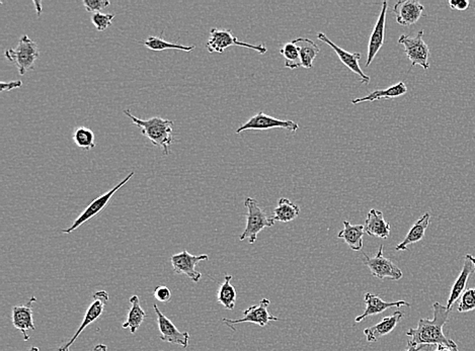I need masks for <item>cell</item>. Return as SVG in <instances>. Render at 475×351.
Instances as JSON below:
<instances>
[{
    "mask_svg": "<svg viewBox=\"0 0 475 351\" xmlns=\"http://www.w3.org/2000/svg\"><path fill=\"white\" fill-rule=\"evenodd\" d=\"M404 315L402 312L396 311L391 316L385 317L379 323L375 324L374 326L366 328L364 330V334L366 336L367 341H377L382 336L393 332L396 325L404 318Z\"/></svg>",
    "mask_w": 475,
    "mask_h": 351,
    "instance_id": "20",
    "label": "cell"
},
{
    "mask_svg": "<svg viewBox=\"0 0 475 351\" xmlns=\"http://www.w3.org/2000/svg\"><path fill=\"white\" fill-rule=\"evenodd\" d=\"M91 351H108V346L105 344H98Z\"/></svg>",
    "mask_w": 475,
    "mask_h": 351,
    "instance_id": "40",
    "label": "cell"
},
{
    "mask_svg": "<svg viewBox=\"0 0 475 351\" xmlns=\"http://www.w3.org/2000/svg\"><path fill=\"white\" fill-rule=\"evenodd\" d=\"M231 280H233V276H229V274L225 276L224 283L220 285L217 294L218 303L221 304L223 307L227 310H233L235 307L236 298H238L235 287L231 285Z\"/></svg>",
    "mask_w": 475,
    "mask_h": 351,
    "instance_id": "28",
    "label": "cell"
},
{
    "mask_svg": "<svg viewBox=\"0 0 475 351\" xmlns=\"http://www.w3.org/2000/svg\"><path fill=\"white\" fill-rule=\"evenodd\" d=\"M430 219H431V215L429 213H425L423 215L420 219L418 220L411 227V230L407 234L404 240L402 243L395 247L396 251H407V246L414 243L420 242L425 237V231H427L428 227L430 225Z\"/></svg>",
    "mask_w": 475,
    "mask_h": 351,
    "instance_id": "23",
    "label": "cell"
},
{
    "mask_svg": "<svg viewBox=\"0 0 475 351\" xmlns=\"http://www.w3.org/2000/svg\"><path fill=\"white\" fill-rule=\"evenodd\" d=\"M34 3H35L36 6H37L38 15H40V13H42V3H41L39 1H35Z\"/></svg>",
    "mask_w": 475,
    "mask_h": 351,
    "instance_id": "41",
    "label": "cell"
},
{
    "mask_svg": "<svg viewBox=\"0 0 475 351\" xmlns=\"http://www.w3.org/2000/svg\"><path fill=\"white\" fill-rule=\"evenodd\" d=\"M281 55L285 58V66L290 69H297L302 67L300 61V54H299L298 47L292 42L286 43L280 50Z\"/></svg>",
    "mask_w": 475,
    "mask_h": 351,
    "instance_id": "31",
    "label": "cell"
},
{
    "mask_svg": "<svg viewBox=\"0 0 475 351\" xmlns=\"http://www.w3.org/2000/svg\"><path fill=\"white\" fill-rule=\"evenodd\" d=\"M317 39L321 40V42L326 43L328 46L332 47L334 49L335 53H337V57L339 60L350 69L351 71L354 72L357 75L360 76L361 78V82L364 84H369L370 83V77L364 73L362 70L361 67H360L359 60L361 59V53H350V52L344 50L341 47L335 45L332 40L328 39L323 33H317Z\"/></svg>",
    "mask_w": 475,
    "mask_h": 351,
    "instance_id": "14",
    "label": "cell"
},
{
    "mask_svg": "<svg viewBox=\"0 0 475 351\" xmlns=\"http://www.w3.org/2000/svg\"><path fill=\"white\" fill-rule=\"evenodd\" d=\"M37 301L35 297H31L30 301L26 305L15 306L13 309V324L15 328L20 330L24 335V341H28L30 339L28 332L30 330L35 331V324H34L33 318V304Z\"/></svg>",
    "mask_w": 475,
    "mask_h": 351,
    "instance_id": "17",
    "label": "cell"
},
{
    "mask_svg": "<svg viewBox=\"0 0 475 351\" xmlns=\"http://www.w3.org/2000/svg\"><path fill=\"white\" fill-rule=\"evenodd\" d=\"M209 260L207 254L202 255H192L187 251H182L181 253L173 254L170 256V263L173 271L177 274H184L193 283H199L201 280V272L196 269L200 261Z\"/></svg>",
    "mask_w": 475,
    "mask_h": 351,
    "instance_id": "10",
    "label": "cell"
},
{
    "mask_svg": "<svg viewBox=\"0 0 475 351\" xmlns=\"http://www.w3.org/2000/svg\"><path fill=\"white\" fill-rule=\"evenodd\" d=\"M115 17L116 15L114 13H94L92 17V22L96 31L101 33V31H105L109 27H111Z\"/></svg>",
    "mask_w": 475,
    "mask_h": 351,
    "instance_id": "33",
    "label": "cell"
},
{
    "mask_svg": "<svg viewBox=\"0 0 475 351\" xmlns=\"http://www.w3.org/2000/svg\"><path fill=\"white\" fill-rule=\"evenodd\" d=\"M407 92V87L404 82L396 83L393 87H388L386 89H380V91H375L371 92L369 96H364V98H358L352 100L353 105H359V103H365V101L390 100V98H400V96H404Z\"/></svg>",
    "mask_w": 475,
    "mask_h": 351,
    "instance_id": "24",
    "label": "cell"
},
{
    "mask_svg": "<svg viewBox=\"0 0 475 351\" xmlns=\"http://www.w3.org/2000/svg\"><path fill=\"white\" fill-rule=\"evenodd\" d=\"M424 10V6L421 2L416 0H402L396 2L393 13L397 24L407 27L418 22Z\"/></svg>",
    "mask_w": 475,
    "mask_h": 351,
    "instance_id": "16",
    "label": "cell"
},
{
    "mask_svg": "<svg viewBox=\"0 0 475 351\" xmlns=\"http://www.w3.org/2000/svg\"><path fill=\"white\" fill-rule=\"evenodd\" d=\"M22 87V80H13L10 81V82H1V89H0V91H13V89H20V87Z\"/></svg>",
    "mask_w": 475,
    "mask_h": 351,
    "instance_id": "37",
    "label": "cell"
},
{
    "mask_svg": "<svg viewBox=\"0 0 475 351\" xmlns=\"http://www.w3.org/2000/svg\"><path fill=\"white\" fill-rule=\"evenodd\" d=\"M130 304H131V308H130L129 312H128L127 320L124 322L122 327L124 329L129 328L130 332L134 334L140 328L143 321L145 320L146 313L142 309L140 299H139L138 296L131 297L130 298Z\"/></svg>",
    "mask_w": 475,
    "mask_h": 351,
    "instance_id": "25",
    "label": "cell"
},
{
    "mask_svg": "<svg viewBox=\"0 0 475 351\" xmlns=\"http://www.w3.org/2000/svg\"><path fill=\"white\" fill-rule=\"evenodd\" d=\"M153 308L156 313L161 341L168 342V343L179 344L184 348H188L189 341H190L189 332L179 331L175 324L159 309L157 305H153Z\"/></svg>",
    "mask_w": 475,
    "mask_h": 351,
    "instance_id": "13",
    "label": "cell"
},
{
    "mask_svg": "<svg viewBox=\"0 0 475 351\" xmlns=\"http://www.w3.org/2000/svg\"><path fill=\"white\" fill-rule=\"evenodd\" d=\"M74 143L80 148L85 150L94 149L96 147L94 134L91 129L87 127H78L74 130L72 135Z\"/></svg>",
    "mask_w": 475,
    "mask_h": 351,
    "instance_id": "30",
    "label": "cell"
},
{
    "mask_svg": "<svg viewBox=\"0 0 475 351\" xmlns=\"http://www.w3.org/2000/svg\"><path fill=\"white\" fill-rule=\"evenodd\" d=\"M231 46L244 47V48L251 49L258 52V53H267V47L263 45H253L247 44V43L242 42L233 35L231 30H221V29L214 28L210 31V38L206 44V48L210 53H223L225 49L229 48Z\"/></svg>",
    "mask_w": 475,
    "mask_h": 351,
    "instance_id": "5",
    "label": "cell"
},
{
    "mask_svg": "<svg viewBox=\"0 0 475 351\" xmlns=\"http://www.w3.org/2000/svg\"><path fill=\"white\" fill-rule=\"evenodd\" d=\"M24 351H40V350L38 348H31V350H24Z\"/></svg>",
    "mask_w": 475,
    "mask_h": 351,
    "instance_id": "42",
    "label": "cell"
},
{
    "mask_svg": "<svg viewBox=\"0 0 475 351\" xmlns=\"http://www.w3.org/2000/svg\"><path fill=\"white\" fill-rule=\"evenodd\" d=\"M154 297L157 301L168 303L172 299V291L166 285H159V287H155Z\"/></svg>",
    "mask_w": 475,
    "mask_h": 351,
    "instance_id": "35",
    "label": "cell"
},
{
    "mask_svg": "<svg viewBox=\"0 0 475 351\" xmlns=\"http://www.w3.org/2000/svg\"><path fill=\"white\" fill-rule=\"evenodd\" d=\"M134 174L135 172L133 171V172L130 173V174L128 175V177L124 179V181H122L120 184H117L114 188H112V190L103 193V195H101V197L94 199V201H92L91 204L87 206V208L80 214V217H78V219L73 222V224H72L71 227H68V228L62 230V233H64L65 235H68V234H71L72 232L75 231L76 229H78L80 227L82 226L85 222L89 221V220L92 219V218L96 217L98 214H100L101 211L108 206V204H109L110 200L112 199V195H114L117 191L120 190L121 188H123V186H125V184H127V182L129 181L133 177H134Z\"/></svg>",
    "mask_w": 475,
    "mask_h": 351,
    "instance_id": "7",
    "label": "cell"
},
{
    "mask_svg": "<svg viewBox=\"0 0 475 351\" xmlns=\"http://www.w3.org/2000/svg\"><path fill=\"white\" fill-rule=\"evenodd\" d=\"M300 214V208L290 200L282 197L279 200L278 206L274 210L275 221L288 223L293 221Z\"/></svg>",
    "mask_w": 475,
    "mask_h": 351,
    "instance_id": "27",
    "label": "cell"
},
{
    "mask_svg": "<svg viewBox=\"0 0 475 351\" xmlns=\"http://www.w3.org/2000/svg\"><path fill=\"white\" fill-rule=\"evenodd\" d=\"M424 30L418 31L416 36L402 35L398 39V44L404 45V53L411 62V67L418 65L425 70L430 68V49L425 44Z\"/></svg>",
    "mask_w": 475,
    "mask_h": 351,
    "instance_id": "6",
    "label": "cell"
},
{
    "mask_svg": "<svg viewBox=\"0 0 475 351\" xmlns=\"http://www.w3.org/2000/svg\"><path fill=\"white\" fill-rule=\"evenodd\" d=\"M432 346L429 345H415V344L411 343V342H407V348L405 351H422V350H429Z\"/></svg>",
    "mask_w": 475,
    "mask_h": 351,
    "instance_id": "38",
    "label": "cell"
},
{
    "mask_svg": "<svg viewBox=\"0 0 475 351\" xmlns=\"http://www.w3.org/2000/svg\"><path fill=\"white\" fill-rule=\"evenodd\" d=\"M475 310V287L466 290L460 298L457 311L459 313H466Z\"/></svg>",
    "mask_w": 475,
    "mask_h": 351,
    "instance_id": "32",
    "label": "cell"
},
{
    "mask_svg": "<svg viewBox=\"0 0 475 351\" xmlns=\"http://www.w3.org/2000/svg\"><path fill=\"white\" fill-rule=\"evenodd\" d=\"M295 45L298 47L299 54H300V61L302 67L306 69L312 68L314 66V61L316 56L319 55V46L314 42V40L306 39V38H298L293 40Z\"/></svg>",
    "mask_w": 475,
    "mask_h": 351,
    "instance_id": "26",
    "label": "cell"
},
{
    "mask_svg": "<svg viewBox=\"0 0 475 351\" xmlns=\"http://www.w3.org/2000/svg\"><path fill=\"white\" fill-rule=\"evenodd\" d=\"M6 59L17 67L20 75H24L28 71L35 69V62L40 57L37 43L24 35L20 38L15 49H8L4 53Z\"/></svg>",
    "mask_w": 475,
    "mask_h": 351,
    "instance_id": "3",
    "label": "cell"
},
{
    "mask_svg": "<svg viewBox=\"0 0 475 351\" xmlns=\"http://www.w3.org/2000/svg\"><path fill=\"white\" fill-rule=\"evenodd\" d=\"M144 46L147 47L149 50L152 51H164L168 50H181L184 52H191L196 49L195 46H184V45L173 44V43L168 42V40L162 39L161 37H149L144 42H142Z\"/></svg>",
    "mask_w": 475,
    "mask_h": 351,
    "instance_id": "29",
    "label": "cell"
},
{
    "mask_svg": "<svg viewBox=\"0 0 475 351\" xmlns=\"http://www.w3.org/2000/svg\"><path fill=\"white\" fill-rule=\"evenodd\" d=\"M474 274H475V257L472 254H467L465 257L462 271H461L458 278H456L455 283L452 287L451 292H450L449 299H448L447 305H446L448 310H452L454 304L459 300V298H461L463 292L466 291L468 278Z\"/></svg>",
    "mask_w": 475,
    "mask_h": 351,
    "instance_id": "18",
    "label": "cell"
},
{
    "mask_svg": "<svg viewBox=\"0 0 475 351\" xmlns=\"http://www.w3.org/2000/svg\"><path fill=\"white\" fill-rule=\"evenodd\" d=\"M469 6L470 2L468 0H450L449 1V6L452 10H466Z\"/></svg>",
    "mask_w": 475,
    "mask_h": 351,
    "instance_id": "36",
    "label": "cell"
},
{
    "mask_svg": "<svg viewBox=\"0 0 475 351\" xmlns=\"http://www.w3.org/2000/svg\"><path fill=\"white\" fill-rule=\"evenodd\" d=\"M364 264L370 269L371 274L379 280L390 278L393 281H400L402 278V271L400 267L389 258L383 256V245L380 246L375 257H369L364 254Z\"/></svg>",
    "mask_w": 475,
    "mask_h": 351,
    "instance_id": "9",
    "label": "cell"
},
{
    "mask_svg": "<svg viewBox=\"0 0 475 351\" xmlns=\"http://www.w3.org/2000/svg\"><path fill=\"white\" fill-rule=\"evenodd\" d=\"M271 305V301L268 300V299H263L258 305L251 306V307L247 308L245 311H243V317L242 319H238V320H231V319H222L226 325L229 327L233 328V325L235 324L242 323H254L258 324L261 327H265L271 321H279L280 319L277 318V317L273 316V315L270 314L268 311V308Z\"/></svg>",
    "mask_w": 475,
    "mask_h": 351,
    "instance_id": "11",
    "label": "cell"
},
{
    "mask_svg": "<svg viewBox=\"0 0 475 351\" xmlns=\"http://www.w3.org/2000/svg\"><path fill=\"white\" fill-rule=\"evenodd\" d=\"M82 3L87 13H101L103 8L111 6V2L108 0H83Z\"/></svg>",
    "mask_w": 475,
    "mask_h": 351,
    "instance_id": "34",
    "label": "cell"
},
{
    "mask_svg": "<svg viewBox=\"0 0 475 351\" xmlns=\"http://www.w3.org/2000/svg\"><path fill=\"white\" fill-rule=\"evenodd\" d=\"M244 206L247 210V223L244 231L240 235V240H249V244H254L258 238V233L268 227H273L275 220L270 217L265 211L258 206L256 200L253 197H247Z\"/></svg>",
    "mask_w": 475,
    "mask_h": 351,
    "instance_id": "4",
    "label": "cell"
},
{
    "mask_svg": "<svg viewBox=\"0 0 475 351\" xmlns=\"http://www.w3.org/2000/svg\"><path fill=\"white\" fill-rule=\"evenodd\" d=\"M124 114L131 119L132 123L140 128L141 133L153 145L161 148L163 155L170 154V148L173 142V121L164 120L159 117L142 120L133 116L129 110H125Z\"/></svg>",
    "mask_w": 475,
    "mask_h": 351,
    "instance_id": "2",
    "label": "cell"
},
{
    "mask_svg": "<svg viewBox=\"0 0 475 351\" xmlns=\"http://www.w3.org/2000/svg\"><path fill=\"white\" fill-rule=\"evenodd\" d=\"M364 301L366 303V309L361 316H358L355 319L356 323H360L364 320L367 317L372 316V315L381 314L386 310L390 309V308L396 307L400 308L402 306H407V307H411V304L407 303L405 301H393V303H389V301H385L382 300L375 294H370V292H367L364 296Z\"/></svg>",
    "mask_w": 475,
    "mask_h": 351,
    "instance_id": "19",
    "label": "cell"
},
{
    "mask_svg": "<svg viewBox=\"0 0 475 351\" xmlns=\"http://www.w3.org/2000/svg\"><path fill=\"white\" fill-rule=\"evenodd\" d=\"M434 351H460V350H458V346L437 345L436 350Z\"/></svg>",
    "mask_w": 475,
    "mask_h": 351,
    "instance_id": "39",
    "label": "cell"
},
{
    "mask_svg": "<svg viewBox=\"0 0 475 351\" xmlns=\"http://www.w3.org/2000/svg\"><path fill=\"white\" fill-rule=\"evenodd\" d=\"M387 10H388V3L384 1L382 3L381 11H380L379 17H378L377 22L373 29L372 33L370 36L368 45V56H367L366 66H370L371 63L375 59L378 52L382 48L384 45L385 38V27H386V15Z\"/></svg>",
    "mask_w": 475,
    "mask_h": 351,
    "instance_id": "15",
    "label": "cell"
},
{
    "mask_svg": "<svg viewBox=\"0 0 475 351\" xmlns=\"http://www.w3.org/2000/svg\"><path fill=\"white\" fill-rule=\"evenodd\" d=\"M434 318L421 319L418 321V327L416 329L411 328L407 332L411 343L415 345H434L457 346L455 342L448 338L443 332L445 324L449 320L452 310H448L446 306L441 305L436 301L433 304Z\"/></svg>",
    "mask_w": 475,
    "mask_h": 351,
    "instance_id": "1",
    "label": "cell"
},
{
    "mask_svg": "<svg viewBox=\"0 0 475 351\" xmlns=\"http://www.w3.org/2000/svg\"><path fill=\"white\" fill-rule=\"evenodd\" d=\"M275 128H280V129L295 133L299 129V125L294 121L278 120L273 117L268 116L263 112H260L256 116L251 117L247 123L243 124L242 127L238 128L236 130V134H240L247 130H267L275 129Z\"/></svg>",
    "mask_w": 475,
    "mask_h": 351,
    "instance_id": "12",
    "label": "cell"
},
{
    "mask_svg": "<svg viewBox=\"0 0 475 351\" xmlns=\"http://www.w3.org/2000/svg\"><path fill=\"white\" fill-rule=\"evenodd\" d=\"M343 224L344 229L339 232L337 238L343 239L353 251H361L363 248L364 225H352L349 221H344Z\"/></svg>",
    "mask_w": 475,
    "mask_h": 351,
    "instance_id": "22",
    "label": "cell"
},
{
    "mask_svg": "<svg viewBox=\"0 0 475 351\" xmlns=\"http://www.w3.org/2000/svg\"><path fill=\"white\" fill-rule=\"evenodd\" d=\"M364 230L365 233L368 234L371 237L387 239L390 234L391 226L389 223L385 221L382 211L372 209L367 216Z\"/></svg>",
    "mask_w": 475,
    "mask_h": 351,
    "instance_id": "21",
    "label": "cell"
},
{
    "mask_svg": "<svg viewBox=\"0 0 475 351\" xmlns=\"http://www.w3.org/2000/svg\"><path fill=\"white\" fill-rule=\"evenodd\" d=\"M109 294L105 291L94 292V296H92V304L89 305V307L87 308V312H85V319H83L82 323L80 324L78 331L74 333L73 336H72L68 341L62 344V345L58 348L57 351H71V346L73 345L74 342L76 341V339L78 338V336H80L81 333L85 331V328L94 323V321L98 320L101 315H103V313L105 309V306H107L108 301H109Z\"/></svg>",
    "mask_w": 475,
    "mask_h": 351,
    "instance_id": "8",
    "label": "cell"
}]
</instances>
